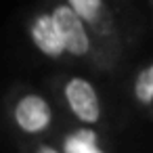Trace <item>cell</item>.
Here are the masks:
<instances>
[{
  "label": "cell",
  "instance_id": "2",
  "mask_svg": "<svg viewBox=\"0 0 153 153\" xmlns=\"http://www.w3.org/2000/svg\"><path fill=\"white\" fill-rule=\"evenodd\" d=\"M51 17H53V23L59 30L65 53H69L74 57H84L90 51V38H88V32H86L82 19L67 4L55 7Z\"/></svg>",
  "mask_w": 153,
  "mask_h": 153
},
{
  "label": "cell",
  "instance_id": "6",
  "mask_svg": "<svg viewBox=\"0 0 153 153\" xmlns=\"http://www.w3.org/2000/svg\"><path fill=\"white\" fill-rule=\"evenodd\" d=\"M67 7L84 21L97 23L103 17V0H67Z\"/></svg>",
  "mask_w": 153,
  "mask_h": 153
},
{
  "label": "cell",
  "instance_id": "3",
  "mask_svg": "<svg viewBox=\"0 0 153 153\" xmlns=\"http://www.w3.org/2000/svg\"><path fill=\"white\" fill-rule=\"evenodd\" d=\"M13 117H15V124L23 132L38 134L51 126L53 109L40 94H25L17 101V105L13 109Z\"/></svg>",
  "mask_w": 153,
  "mask_h": 153
},
{
  "label": "cell",
  "instance_id": "1",
  "mask_svg": "<svg viewBox=\"0 0 153 153\" xmlns=\"http://www.w3.org/2000/svg\"><path fill=\"white\" fill-rule=\"evenodd\" d=\"M65 101L69 111L84 124H97L101 120V101L94 86L86 78H69L65 84Z\"/></svg>",
  "mask_w": 153,
  "mask_h": 153
},
{
  "label": "cell",
  "instance_id": "8",
  "mask_svg": "<svg viewBox=\"0 0 153 153\" xmlns=\"http://www.w3.org/2000/svg\"><path fill=\"white\" fill-rule=\"evenodd\" d=\"M36 153H61V151H57V149H53V147H48V145H42V147H38Z\"/></svg>",
  "mask_w": 153,
  "mask_h": 153
},
{
  "label": "cell",
  "instance_id": "4",
  "mask_svg": "<svg viewBox=\"0 0 153 153\" xmlns=\"http://www.w3.org/2000/svg\"><path fill=\"white\" fill-rule=\"evenodd\" d=\"M30 36H32V42L36 44V48L51 57V59H59L65 55V48H63V40L59 36V30L57 25L53 23V17L51 13L48 15H38L32 23V30H30Z\"/></svg>",
  "mask_w": 153,
  "mask_h": 153
},
{
  "label": "cell",
  "instance_id": "5",
  "mask_svg": "<svg viewBox=\"0 0 153 153\" xmlns=\"http://www.w3.org/2000/svg\"><path fill=\"white\" fill-rule=\"evenodd\" d=\"M65 153H105L97 145V134L90 128L76 130L65 138Z\"/></svg>",
  "mask_w": 153,
  "mask_h": 153
},
{
  "label": "cell",
  "instance_id": "7",
  "mask_svg": "<svg viewBox=\"0 0 153 153\" xmlns=\"http://www.w3.org/2000/svg\"><path fill=\"white\" fill-rule=\"evenodd\" d=\"M134 94L143 105L153 103V63L138 71V76L134 80Z\"/></svg>",
  "mask_w": 153,
  "mask_h": 153
}]
</instances>
